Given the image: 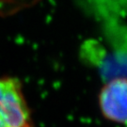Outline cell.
I'll list each match as a JSON object with an SVG mask.
<instances>
[{
  "label": "cell",
  "mask_w": 127,
  "mask_h": 127,
  "mask_svg": "<svg viewBox=\"0 0 127 127\" xmlns=\"http://www.w3.org/2000/svg\"><path fill=\"white\" fill-rule=\"evenodd\" d=\"M0 127H35L22 84L15 77H0Z\"/></svg>",
  "instance_id": "cell-1"
},
{
  "label": "cell",
  "mask_w": 127,
  "mask_h": 127,
  "mask_svg": "<svg viewBox=\"0 0 127 127\" xmlns=\"http://www.w3.org/2000/svg\"><path fill=\"white\" fill-rule=\"evenodd\" d=\"M101 112L105 119L125 124L127 118V81L125 77H116L107 82L99 94Z\"/></svg>",
  "instance_id": "cell-2"
}]
</instances>
